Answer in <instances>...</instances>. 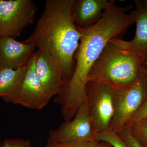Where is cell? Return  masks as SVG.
I'll return each mask as SVG.
<instances>
[{"label":"cell","mask_w":147,"mask_h":147,"mask_svg":"<svg viewBox=\"0 0 147 147\" xmlns=\"http://www.w3.org/2000/svg\"><path fill=\"white\" fill-rule=\"evenodd\" d=\"M75 1H46L33 32L23 41L33 44L55 59L61 70L64 84L74 71V55L81 37L72 15Z\"/></svg>","instance_id":"7a4b0ae2"},{"label":"cell","mask_w":147,"mask_h":147,"mask_svg":"<svg viewBox=\"0 0 147 147\" xmlns=\"http://www.w3.org/2000/svg\"><path fill=\"white\" fill-rule=\"evenodd\" d=\"M115 0H76L72 15L76 26L84 28L96 24Z\"/></svg>","instance_id":"7c38bea8"},{"label":"cell","mask_w":147,"mask_h":147,"mask_svg":"<svg viewBox=\"0 0 147 147\" xmlns=\"http://www.w3.org/2000/svg\"><path fill=\"white\" fill-rule=\"evenodd\" d=\"M36 53H33L26 64V71L14 104L34 110H40L51 98L47 94L36 70Z\"/></svg>","instance_id":"ba28073f"},{"label":"cell","mask_w":147,"mask_h":147,"mask_svg":"<svg viewBox=\"0 0 147 147\" xmlns=\"http://www.w3.org/2000/svg\"><path fill=\"white\" fill-rule=\"evenodd\" d=\"M43 147H112L103 142L86 141H66L59 142H47Z\"/></svg>","instance_id":"9a60e30c"},{"label":"cell","mask_w":147,"mask_h":147,"mask_svg":"<svg viewBox=\"0 0 147 147\" xmlns=\"http://www.w3.org/2000/svg\"><path fill=\"white\" fill-rule=\"evenodd\" d=\"M118 134L127 147H143L132 137L129 126L126 125Z\"/></svg>","instance_id":"e0dca14e"},{"label":"cell","mask_w":147,"mask_h":147,"mask_svg":"<svg viewBox=\"0 0 147 147\" xmlns=\"http://www.w3.org/2000/svg\"><path fill=\"white\" fill-rule=\"evenodd\" d=\"M141 70L147 77V62L142 65Z\"/></svg>","instance_id":"ffe728a7"},{"label":"cell","mask_w":147,"mask_h":147,"mask_svg":"<svg viewBox=\"0 0 147 147\" xmlns=\"http://www.w3.org/2000/svg\"><path fill=\"white\" fill-rule=\"evenodd\" d=\"M127 124L132 137L142 146L147 147V117Z\"/></svg>","instance_id":"5bb4252c"},{"label":"cell","mask_w":147,"mask_h":147,"mask_svg":"<svg viewBox=\"0 0 147 147\" xmlns=\"http://www.w3.org/2000/svg\"><path fill=\"white\" fill-rule=\"evenodd\" d=\"M97 141L107 143L112 147H127L118 134L109 129L98 134Z\"/></svg>","instance_id":"2e32d148"},{"label":"cell","mask_w":147,"mask_h":147,"mask_svg":"<svg viewBox=\"0 0 147 147\" xmlns=\"http://www.w3.org/2000/svg\"><path fill=\"white\" fill-rule=\"evenodd\" d=\"M36 70L45 91L50 98L59 93L64 84L62 73L57 63L46 52L38 50Z\"/></svg>","instance_id":"9c48e42d"},{"label":"cell","mask_w":147,"mask_h":147,"mask_svg":"<svg viewBox=\"0 0 147 147\" xmlns=\"http://www.w3.org/2000/svg\"><path fill=\"white\" fill-rule=\"evenodd\" d=\"M3 143L0 142V147H1Z\"/></svg>","instance_id":"44dd1931"},{"label":"cell","mask_w":147,"mask_h":147,"mask_svg":"<svg viewBox=\"0 0 147 147\" xmlns=\"http://www.w3.org/2000/svg\"><path fill=\"white\" fill-rule=\"evenodd\" d=\"M116 90L104 83L90 82L87 84L85 103L98 134L110 127L114 114Z\"/></svg>","instance_id":"5b68a950"},{"label":"cell","mask_w":147,"mask_h":147,"mask_svg":"<svg viewBox=\"0 0 147 147\" xmlns=\"http://www.w3.org/2000/svg\"><path fill=\"white\" fill-rule=\"evenodd\" d=\"M97 134L85 103L71 120L65 121L57 128L49 132L47 142H98Z\"/></svg>","instance_id":"52a82bcc"},{"label":"cell","mask_w":147,"mask_h":147,"mask_svg":"<svg viewBox=\"0 0 147 147\" xmlns=\"http://www.w3.org/2000/svg\"><path fill=\"white\" fill-rule=\"evenodd\" d=\"M131 5L112 4L100 20L92 26L77 27L81 33L79 47L74 55L76 64L72 76L61 88L55 102L61 105L63 118L73 119L86 102V87L90 71L110 40L119 38L135 23L136 12L128 13Z\"/></svg>","instance_id":"6da1fadb"},{"label":"cell","mask_w":147,"mask_h":147,"mask_svg":"<svg viewBox=\"0 0 147 147\" xmlns=\"http://www.w3.org/2000/svg\"><path fill=\"white\" fill-rule=\"evenodd\" d=\"M120 38L110 40L90 71L88 82L104 83L117 89L131 86L143 65L137 55L124 48Z\"/></svg>","instance_id":"3957f363"},{"label":"cell","mask_w":147,"mask_h":147,"mask_svg":"<svg viewBox=\"0 0 147 147\" xmlns=\"http://www.w3.org/2000/svg\"><path fill=\"white\" fill-rule=\"evenodd\" d=\"M36 47L13 38L0 36V69H15L26 65Z\"/></svg>","instance_id":"30bf717a"},{"label":"cell","mask_w":147,"mask_h":147,"mask_svg":"<svg viewBox=\"0 0 147 147\" xmlns=\"http://www.w3.org/2000/svg\"><path fill=\"white\" fill-rule=\"evenodd\" d=\"M146 117H147V98L127 124Z\"/></svg>","instance_id":"d6986e66"},{"label":"cell","mask_w":147,"mask_h":147,"mask_svg":"<svg viewBox=\"0 0 147 147\" xmlns=\"http://www.w3.org/2000/svg\"><path fill=\"white\" fill-rule=\"evenodd\" d=\"M136 30L134 38L127 41L120 38V42L127 51L138 56L143 65L147 62V0H136Z\"/></svg>","instance_id":"8fae6325"},{"label":"cell","mask_w":147,"mask_h":147,"mask_svg":"<svg viewBox=\"0 0 147 147\" xmlns=\"http://www.w3.org/2000/svg\"><path fill=\"white\" fill-rule=\"evenodd\" d=\"M1 147H32L29 139H6L3 142Z\"/></svg>","instance_id":"ac0fdd59"},{"label":"cell","mask_w":147,"mask_h":147,"mask_svg":"<svg viewBox=\"0 0 147 147\" xmlns=\"http://www.w3.org/2000/svg\"><path fill=\"white\" fill-rule=\"evenodd\" d=\"M26 65L17 69H0V97L15 103L26 71Z\"/></svg>","instance_id":"4fadbf2b"},{"label":"cell","mask_w":147,"mask_h":147,"mask_svg":"<svg viewBox=\"0 0 147 147\" xmlns=\"http://www.w3.org/2000/svg\"><path fill=\"white\" fill-rule=\"evenodd\" d=\"M147 98V77L141 69L137 80L130 86L116 89L114 114L109 130L118 134Z\"/></svg>","instance_id":"277c9868"},{"label":"cell","mask_w":147,"mask_h":147,"mask_svg":"<svg viewBox=\"0 0 147 147\" xmlns=\"http://www.w3.org/2000/svg\"><path fill=\"white\" fill-rule=\"evenodd\" d=\"M36 10L31 0H0V36H19L34 23Z\"/></svg>","instance_id":"8992f818"}]
</instances>
